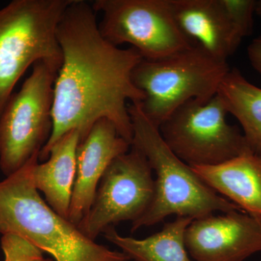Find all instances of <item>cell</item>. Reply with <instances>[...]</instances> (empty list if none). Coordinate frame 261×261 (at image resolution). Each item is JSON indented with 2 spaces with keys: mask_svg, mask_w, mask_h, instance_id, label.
Wrapping results in <instances>:
<instances>
[{
  "mask_svg": "<svg viewBox=\"0 0 261 261\" xmlns=\"http://www.w3.org/2000/svg\"><path fill=\"white\" fill-rule=\"evenodd\" d=\"M96 12L84 0H73L57 29L63 61L57 74L53 132L39 153L45 161L51 146L70 130L80 142L94 125L106 118L132 145L133 128L127 102H141L145 94L132 82L142 57L133 47L121 49L99 32Z\"/></svg>",
  "mask_w": 261,
  "mask_h": 261,
  "instance_id": "cell-1",
  "label": "cell"
},
{
  "mask_svg": "<svg viewBox=\"0 0 261 261\" xmlns=\"http://www.w3.org/2000/svg\"><path fill=\"white\" fill-rule=\"evenodd\" d=\"M34 154L16 172L0 181V233L15 234L56 261H130L87 238L69 220L55 212L34 186Z\"/></svg>",
  "mask_w": 261,
  "mask_h": 261,
  "instance_id": "cell-2",
  "label": "cell"
},
{
  "mask_svg": "<svg viewBox=\"0 0 261 261\" xmlns=\"http://www.w3.org/2000/svg\"><path fill=\"white\" fill-rule=\"evenodd\" d=\"M128 111L133 128L132 145L145 154L156 173L153 201L145 214L132 223V232L159 224L171 215L195 220L216 211H243L207 186L191 166L173 153L159 128L144 114L140 102L130 103Z\"/></svg>",
  "mask_w": 261,
  "mask_h": 261,
  "instance_id": "cell-3",
  "label": "cell"
},
{
  "mask_svg": "<svg viewBox=\"0 0 261 261\" xmlns=\"http://www.w3.org/2000/svg\"><path fill=\"white\" fill-rule=\"evenodd\" d=\"M73 0H13L0 9V116L22 75L39 61L61 68L57 29Z\"/></svg>",
  "mask_w": 261,
  "mask_h": 261,
  "instance_id": "cell-4",
  "label": "cell"
},
{
  "mask_svg": "<svg viewBox=\"0 0 261 261\" xmlns=\"http://www.w3.org/2000/svg\"><path fill=\"white\" fill-rule=\"evenodd\" d=\"M229 70L227 62L193 45L161 59H142L132 79L145 94L141 109L159 128L185 103L207 101L216 95Z\"/></svg>",
  "mask_w": 261,
  "mask_h": 261,
  "instance_id": "cell-5",
  "label": "cell"
},
{
  "mask_svg": "<svg viewBox=\"0 0 261 261\" xmlns=\"http://www.w3.org/2000/svg\"><path fill=\"white\" fill-rule=\"evenodd\" d=\"M60 67L44 61L33 65L20 90L0 116V170L5 177L40 153L53 132L54 87Z\"/></svg>",
  "mask_w": 261,
  "mask_h": 261,
  "instance_id": "cell-6",
  "label": "cell"
},
{
  "mask_svg": "<svg viewBox=\"0 0 261 261\" xmlns=\"http://www.w3.org/2000/svg\"><path fill=\"white\" fill-rule=\"evenodd\" d=\"M222 99H192L160 126L163 140L173 153L190 166H213L252 152L243 134L228 124ZM254 153V152H253Z\"/></svg>",
  "mask_w": 261,
  "mask_h": 261,
  "instance_id": "cell-7",
  "label": "cell"
},
{
  "mask_svg": "<svg viewBox=\"0 0 261 261\" xmlns=\"http://www.w3.org/2000/svg\"><path fill=\"white\" fill-rule=\"evenodd\" d=\"M99 32L118 47L132 45L143 59L157 60L193 46L173 18L169 0H95Z\"/></svg>",
  "mask_w": 261,
  "mask_h": 261,
  "instance_id": "cell-8",
  "label": "cell"
},
{
  "mask_svg": "<svg viewBox=\"0 0 261 261\" xmlns=\"http://www.w3.org/2000/svg\"><path fill=\"white\" fill-rule=\"evenodd\" d=\"M116 158L101 178L88 214L78 227L95 241L100 233L121 221L140 219L154 196L152 169L145 154L134 145Z\"/></svg>",
  "mask_w": 261,
  "mask_h": 261,
  "instance_id": "cell-9",
  "label": "cell"
},
{
  "mask_svg": "<svg viewBox=\"0 0 261 261\" xmlns=\"http://www.w3.org/2000/svg\"><path fill=\"white\" fill-rule=\"evenodd\" d=\"M185 245L194 261H243L261 252V216L244 211L193 220Z\"/></svg>",
  "mask_w": 261,
  "mask_h": 261,
  "instance_id": "cell-10",
  "label": "cell"
},
{
  "mask_svg": "<svg viewBox=\"0 0 261 261\" xmlns=\"http://www.w3.org/2000/svg\"><path fill=\"white\" fill-rule=\"evenodd\" d=\"M130 144L109 120L98 121L76 149V175L68 220L78 226L88 214L101 178L113 160L129 151Z\"/></svg>",
  "mask_w": 261,
  "mask_h": 261,
  "instance_id": "cell-11",
  "label": "cell"
},
{
  "mask_svg": "<svg viewBox=\"0 0 261 261\" xmlns=\"http://www.w3.org/2000/svg\"><path fill=\"white\" fill-rule=\"evenodd\" d=\"M178 29L193 45L227 62L240 42L220 0H169Z\"/></svg>",
  "mask_w": 261,
  "mask_h": 261,
  "instance_id": "cell-12",
  "label": "cell"
},
{
  "mask_svg": "<svg viewBox=\"0 0 261 261\" xmlns=\"http://www.w3.org/2000/svg\"><path fill=\"white\" fill-rule=\"evenodd\" d=\"M199 177L242 211L261 216V154L247 152L213 166H191Z\"/></svg>",
  "mask_w": 261,
  "mask_h": 261,
  "instance_id": "cell-13",
  "label": "cell"
},
{
  "mask_svg": "<svg viewBox=\"0 0 261 261\" xmlns=\"http://www.w3.org/2000/svg\"><path fill=\"white\" fill-rule=\"evenodd\" d=\"M80 142L78 130L65 134L48 152V158L33 167L34 186L45 196L47 205L68 219L73 185L76 175V149Z\"/></svg>",
  "mask_w": 261,
  "mask_h": 261,
  "instance_id": "cell-14",
  "label": "cell"
},
{
  "mask_svg": "<svg viewBox=\"0 0 261 261\" xmlns=\"http://www.w3.org/2000/svg\"><path fill=\"white\" fill-rule=\"evenodd\" d=\"M193 219L178 216L166 223L162 230L143 240L121 236L114 227L102 233L105 238L120 247L135 261H194L185 245V232Z\"/></svg>",
  "mask_w": 261,
  "mask_h": 261,
  "instance_id": "cell-15",
  "label": "cell"
},
{
  "mask_svg": "<svg viewBox=\"0 0 261 261\" xmlns=\"http://www.w3.org/2000/svg\"><path fill=\"white\" fill-rule=\"evenodd\" d=\"M218 94L228 113L240 122L252 152L261 153V89L250 83L237 68L230 69Z\"/></svg>",
  "mask_w": 261,
  "mask_h": 261,
  "instance_id": "cell-16",
  "label": "cell"
},
{
  "mask_svg": "<svg viewBox=\"0 0 261 261\" xmlns=\"http://www.w3.org/2000/svg\"><path fill=\"white\" fill-rule=\"evenodd\" d=\"M231 24L235 36L240 42L250 35L255 13V0H220Z\"/></svg>",
  "mask_w": 261,
  "mask_h": 261,
  "instance_id": "cell-17",
  "label": "cell"
},
{
  "mask_svg": "<svg viewBox=\"0 0 261 261\" xmlns=\"http://www.w3.org/2000/svg\"><path fill=\"white\" fill-rule=\"evenodd\" d=\"M1 247L4 261H53V259L46 258L38 247L17 235H3Z\"/></svg>",
  "mask_w": 261,
  "mask_h": 261,
  "instance_id": "cell-18",
  "label": "cell"
},
{
  "mask_svg": "<svg viewBox=\"0 0 261 261\" xmlns=\"http://www.w3.org/2000/svg\"><path fill=\"white\" fill-rule=\"evenodd\" d=\"M247 56L254 69L261 75V37L255 38L249 44Z\"/></svg>",
  "mask_w": 261,
  "mask_h": 261,
  "instance_id": "cell-19",
  "label": "cell"
},
{
  "mask_svg": "<svg viewBox=\"0 0 261 261\" xmlns=\"http://www.w3.org/2000/svg\"><path fill=\"white\" fill-rule=\"evenodd\" d=\"M255 13L261 18V0L256 1V4H255Z\"/></svg>",
  "mask_w": 261,
  "mask_h": 261,
  "instance_id": "cell-20",
  "label": "cell"
},
{
  "mask_svg": "<svg viewBox=\"0 0 261 261\" xmlns=\"http://www.w3.org/2000/svg\"><path fill=\"white\" fill-rule=\"evenodd\" d=\"M260 154H261V153H260Z\"/></svg>",
  "mask_w": 261,
  "mask_h": 261,
  "instance_id": "cell-21",
  "label": "cell"
}]
</instances>
